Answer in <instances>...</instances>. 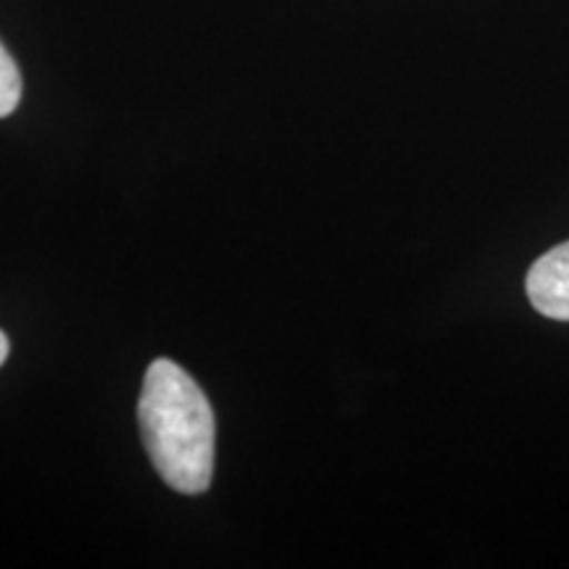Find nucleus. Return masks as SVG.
Returning a JSON list of instances; mask_svg holds the SVG:
<instances>
[{"label": "nucleus", "instance_id": "nucleus-1", "mask_svg": "<svg viewBox=\"0 0 569 569\" xmlns=\"http://www.w3.org/2000/svg\"><path fill=\"white\" fill-rule=\"evenodd\" d=\"M138 419L148 457L167 486L180 493H203L213 472V411L198 382L177 367L159 359L148 367Z\"/></svg>", "mask_w": 569, "mask_h": 569}, {"label": "nucleus", "instance_id": "nucleus-2", "mask_svg": "<svg viewBox=\"0 0 569 569\" xmlns=\"http://www.w3.org/2000/svg\"><path fill=\"white\" fill-rule=\"evenodd\" d=\"M525 284L538 315L569 322V240L540 256Z\"/></svg>", "mask_w": 569, "mask_h": 569}, {"label": "nucleus", "instance_id": "nucleus-3", "mask_svg": "<svg viewBox=\"0 0 569 569\" xmlns=\"http://www.w3.org/2000/svg\"><path fill=\"white\" fill-rule=\"evenodd\" d=\"M21 101V74L13 63L11 53L0 42V119L17 111Z\"/></svg>", "mask_w": 569, "mask_h": 569}, {"label": "nucleus", "instance_id": "nucleus-4", "mask_svg": "<svg viewBox=\"0 0 569 569\" xmlns=\"http://www.w3.org/2000/svg\"><path fill=\"white\" fill-rule=\"evenodd\" d=\"M6 356H9V338H6L3 332H0V365H3V361H6Z\"/></svg>", "mask_w": 569, "mask_h": 569}]
</instances>
